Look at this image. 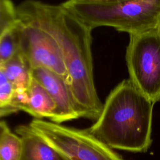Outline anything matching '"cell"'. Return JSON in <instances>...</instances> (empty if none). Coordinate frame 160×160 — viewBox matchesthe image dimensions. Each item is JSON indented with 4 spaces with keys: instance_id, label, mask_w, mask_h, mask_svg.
<instances>
[{
    "instance_id": "obj_6",
    "label": "cell",
    "mask_w": 160,
    "mask_h": 160,
    "mask_svg": "<svg viewBox=\"0 0 160 160\" xmlns=\"http://www.w3.org/2000/svg\"><path fill=\"white\" fill-rule=\"evenodd\" d=\"M18 19L19 52L31 69L39 67L48 69L62 78L66 82L68 73L55 39L36 24Z\"/></svg>"
},
{
    "instance_id": "obj_13",
    "label": "cell",
    "mask_w": 160,
    "mask_h": 160,
    "mask_svg": "<svg viewBox=\"0 0 160 160\" xmlns=\"http://www.w3.org/2000/svg\"><path fill=\"white\" fill-rule=\"evenodd\" d=\"M16 92L12 84L0 71V116L11 114V103Z\"/></svg>"
},
{
    "instance_id": "obj_7",
    "label": "cell",
    "mask_w": 160,
    "mask_h": 160,
    "mask_svg": "<svg viewBox=\"0 0 160 160\" xmlns=\"http://www.w3.org/2000/svg\"><path fill=\"white\" fill-rule=\"evenodd\" d=\"M31 73L32 78L45 88L56 104L57 109L51 121L61 124L81 118L66 81L62 78L42 67L32 69Z\"/></svg>"
},
{
    "instance_id": "obj_9",
    "label": "cell",
    "mask_w": 160,
    "mask_h": 160,
    "mask_svg": "<svg viewBox=\"0 0 160 160\" xmlns=\"http://www.w3.org/2000/svg\"><path fill=\"white\" fill-rule=\"evenodd\" d=\"M15 132L22 141L20 160H62L58 152L29 125H19Z\"/></svg>"
},
{
    "instance_id": "obj_3",
    "label": "cell",
    "mask_w": 160,
    "mask_h": 160,
    "mask_svg": "<svg viewBox=\"0 0 160 160\" xmlns=\"http://www.w3.org/2000/svg\"><path fill=\"white\" fill-rule=\"evenodd\" d=\"M61 5L91 29L109 26L129 35L156 28L160 16V0H67Z\"/></svg>"
},
{
    "instance_id": "obj_11",
    "label": "cell",
    "mask_w": 160,
    "mask_h": 160,
    "mask_svg": "<svg viewBox=\"0 0 160 160\" xmlns=\"http://www.w3.org/2000/svg\"><path fill=\"white\" fill-rule=\"evenodd\" d=\"M22 141L18 134L13 133L5 121L0 122V160H20Z\"/></svg>"
},
{
    "instance_id": "obj_16",
    "label": "cell",
    "mask_w": 160,
    "mask_h": 160,
    "mask_svg": "<svg viewBox=\"0 0 160 160\" xmlns=\"http://www.w3.org/2000/svg\"><path fill=\"white\" fill-rule=\"evenodd\" d=\"M157 28H158V30L160 31V16H159V20H158V22Z\"/></svg>"
},
{
    "instance_id": "obj_4",
    "label": "cell",
    "mask_w": 160,
    "mask_h": 160,
    "mask_svg": "<svg viewBox=\"0 0 160 160\" xmlns=\"http://www.w3.org/2000/svg\"><path fill=\"white\" fill-rule=\"evenodd\" d=\"M29 126L54 148L62 160H124L88 129L34 119Z\"/></svg>"
},
{
    "instance_id": "obj_15",
    "label": "cell",
    "mask_w": 160,
    "mask_h": 160,
    "mask_svg": "<svg viewBox=\"0 0 160 160\" xmlns=\"http://www.w3.org/2000/svg\"><path fill=\"white\" fill-rule=\"evenodd\" d=\"M83 1H88V2H114V1H119L124 0H81Z\"/></svg>"
},
{
    "instance_id": "obj_10",
    "label": "cell",
    "mask_w": 160,
    "mask_h": 160,
    "mask_svg": "<svg viewBox=\"0 0 160 160\" xmlns=\"http://www.w3.org/2000/svg\"><path fill=\"white\" fill-rule=\"evenodd\" d=\"M31 69L19 52L7 62L0 64L1 71L16 91H25L32 80Z\"/></svg>"
},
{
    "instance_id": "obj_2",
    "label": "cell",
    "mask_w": 160,
    "mask_h": 160,
    "mask_svg": "<svg viewBox=\"0 0 160 160\" xmlns=\"http://www.w3.org/2000/svg\"><path fill=\"white\" fill-rule=\"evenodd\" d=\"M153 105L129 79H124L110 92L89 130L114 149L146 152L152 142Z\"/></svg>"
},
{
    "instance_id": "obj_8",
    "label": "cell",
    "mask_w": 160,
    "mask_h": 160,
    "mask_svg": "<svg viewBox=\"0 0 160 160\" xmlns=\"http://www.w3.org/2000/svg\"><path fill=\"white\" fill-rule=\"evenodd\" d=\"M57 106L45 88L33 78L29 87L25 91H16L12 104V114L23 111L35 119L47 118L51 120Z\"/></svg>"
},
{
    "instance_id": "obj_1",
    "label": "cell",
    "mask_w": 160,
    "mask_h": 160,
    "mask_svg": "<svg viewBox=\"0 0 160 160\" xmlns=\"http://www.w3.org/2000/svg\"><path fill=\"white\" fill-rule=\"evenodd\" d=\"M18 18L46 31L56 41L68 78L66 84L81 118L96 121L103 104L94 84L91 29L61 4L26 0L16 7Z\"/></svg>"
},
{
    "instance_id": "obj_14",
    "label": "cell",
    "mask_w": 160,
    "mask_h": 160,
    "mask_svg": "<svg viewBox=\"0 0 160 160\" xmlns=\"http://www.w3.org/2000/svg\"><path fill=\"white\" fill-rule=\"evenodd\" d=\"M18 21L16 7L11 0H0V31L12 26Z\"/></svg>"
},
{
    "instance_id": "obj_5",
    "label": "cell",
    "mask_w": 160,
    "mask_h": 160,
    "mask_svg": "<svg viewBox=\"0 0 160 160\" xmlns=\"http://www.w3.org/2000/svg\"><path fill=\"white\" fill-rule=\"evenodd\" d=\"M129 79L154 104L160 101V31L129 35L125 56Z\"/></svg>"
},
{
    "instance_id": "obj_12",
    "label": "cell",
    "mask_w": 160,
    "mask_h": 160,
    "mask_svg": "<svg viewBox=\"0 0 160 160\" xmlns=\"http://www.w3.org/2000/svg\"><path fill=\"white\" fill-rule=\"evenodd\" d=\"M19 19L12 26L0 31V64L19 52Z\"/></svg>"
}]
</instances>
